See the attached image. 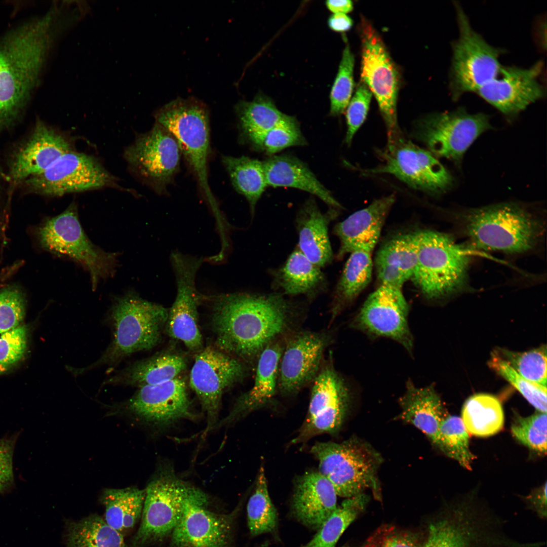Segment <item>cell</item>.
<instances>
[{
    "instance_id": "1",
    "label": "cell",
    "mask_w": 547,
    "mask_h": 547,
    "mask_svg": "<svg viewBox=\"0 0 547 547\" xmlns=\"http://www.w3.org/2000/svg\"><path fill=\"white\" fill-rule=\"evenodd\" d=\"M211 299L215 346L246 364L286 332L294 318L293 304L279 293L221 294Z\"/></svg>"
},
{
    "instance_id": "2",
    "label": "cell",
    "mask_w": 547,
    "mask_h": 547,
    "mask_svg": "<svg viewBox=\"0 0 547 547\" xmlns=\"http://www.w3.org/2000/svg\"><path fill=\"white\" fill-rule=\"evenodd\" d=\"M52 15L32 17L0 36V133L24 110L40 82Z\"/></svg>"
},
{
    "instance_id": "3",
    "label": "cell",
    "mask_w": 547,
    "mask_h": 547,
    "mask_svg": "<svg viewBox=\"0 0 547 547\" xmlns=\"http://www.w3.org/2000/svg\"><path fill=\"white\" fill-rule=\"evenodd\" d=\"M460 215L463 232L479 249L522 254L534 249L542 238V220L519 204L470 209Z\"/></svg>"
},
{
    "instance_id": "4",
    "label": "cell",
    "mask_w": 547,
    "mask_h": 547,
    "mask_svg": "<svg viewBox=\"0 0 547 547\" xmlns=\"http://www.w3.org/2000/svg\"><path fill=\"white\" fill-rule=\"evenodd\" d=\"M169 309L144 299L134 292L117 297L110 309L112 339L99 358L82 368L67 369L79 376L103 366L113 367L138 351L150 349L161 342Z\"/></svg>"
},
{
    "instance_id": "5",
    "label": "cell",
    "mask_w": 547,
    "mask_h": 547,
    "mask_svg": "<svg viewBox=\"0 0 547 547\" xmlns=\"http://www.w3.org/2000/svg\"><path fill=\"white\" fill-rule=\"evenodd\" d=\"M415 232L417 260L411 279L423 296L436 300L462 291L471 261L466 248L446 233L426 229Z\"/></svg>"
},
{
    "instance_id": "6",
    "label": "cell",
    "mask_w": 547,
    "mask_h": 547,
    "mask_svg": "<svg viewBox=\"0 0 547 547\" xmlns=\"http://www.w3.org/2000/svg\"><path fill=\"white\" fill-rule=\"evenodd\" d=\"M154 117L155 123L167 129L176 139L199 190L215 212H218L208 181L211 147L207 105L194 98H178L158 109Z\"/></svg>"
},
{
    "instance_id": "7",
    "label": "cell",
    "mask_w": 547,
    "mask_h": 547,
    "mask_svg": "<svg viewBox=\"0 0 547 547\" xmlns=\"http://www.w3.org/2000/svg\"><path fill=\"white\" fill-rule=\"evenodd\" d=\"M310 452L319 461V472L333 485L337 496L346 498L367 488L378 491L377 473L380 454L357 437L341 442H316Z\"/></svg>"
},
{
    "instance_id": "8",
    "label": "cell",
    "mask_w": 547,
    "mask_h": 547,
    "mask_svg": "<svg viewBox=\"0 0 547 547\" xmlns=\"http://www.w3.org/2000/svg\"><path fill=\"white\" fill-rule=\"evenodd\" d=\"M38 236L44 249L73 261L87 271L93 289L101 280L113 276L117 254L106 252L91 242L80 222L75 203L47 219L40 227Z\"/></svg>"
},
{
    "instance_id": "9",
    "label": "cell",
    "mask_w": 547,
    "mask_h": 547,
    "mask_svg": "<svg viewBox=\"0 0 547 547\" xmlns=\"http://www.w3.org/2000/svg\"><path fill=\"white\" fill-rule=\"evenodd\" d=\"M361 41V81L375 98L387 131L388 140L400 135L397 103L400 75L396 65L378 32L362 17L359 25Z\"/></svg>"
},
{
    "instance_id": "10",
    "label": "cell",
    "mask_w": 547,
    "mask_h": 547,
    "mask_svg": "<svg viewBox=\"0 0 547 547\" xmlns=\"http://www.w3.org/2000/svg\"><path fill=\"white\" fill-rule=\"evenodd\" d=\"M459 35L452 44L450 88L452 97L476 91L495 77L502 66V51L488 44L476 32L460 6L455 4Z\"/></svg>"
},
{
    "instance_id": "11",
    "label": "cell",
    "mask_w": 547,
    "mask_h": 547,
    "mask_svg": "<svg viewBox=\"0 0 547 547\" xmlns=\"http://www.w3.org/2000/svg\"><path fill=\"white\" fill-rule=\"evenodd\" d=\"M194 487L170 471L161 472L147 485L139 527L132 547H145L171 535L182 515L185 502Z\"/></svg>"
},
{
    "instance_id": "12",
    "label": "cell",
    "mask_w": 547,
    "mask_h": 547,
    "mask_svg": "<svg viewBox=\"0 0 547 547\" xmlns=\"http://www.w3.org/2000/svg\"><path fill=\"white\" fill-rule=\"evenodd\" d=\"M305 419L291 443L305 442L322 434H334L340 428L350 401L347 383L335 369L332 353L324 361L311 382Z\"/></svg>"
},
{
    "instance_id": "13",
    "label": "cell",
    "mask_w": 547,
    "mask_h": 547,
    "mask_svg": "<svg viewBox=\"0 0 547 547\" xmlns=\"http://www.w3.org/2000/svg\"><path fill=\"white\" fill-rule=\"evenodd\" d=\"M380 155L383 164L367 173L392 174L409 186L432 194L449 189L453 184L449 172L431 153L401 135L388 141Z\"/></svg>"
},
{
    "instance_id": "14",
    "label": "cell",
    "mask_w": 547,
    "mask_h": 547,
    "mask_svg": "<svg viewBox=\"0 0 547 547\" xmlns=\"http://www.w3.org/2000/svg\"><path fill=\"white\" fill-rule=\"evenodd\" d=\"M491 128L487 115L461 108L426 115L417 122L416 135L435 155L458 164L474 141Z\"/></svg>"
},
{
    "instance_id": "15",
    "label": "cell",
    "mask_w": 547,
    "mask_h": 547,
    "mask_svg": "<svg viewBox=\"0 0 547 547\" xmlns=\"http://www.w3.org/2000/svg\"><path fill=\"white\" fill-rule=\"evenodd\" d=\"M248 372L246 363L216 346H208L197 353L189 383L207 413L206 431L217 420L224 392L243 381Z\"/></svg>"
},
{
    "instance_id": "16",
    "label": "cell",
    "mask_w": 547,
    "mask_h": 547,
    "mask_svg": "<svg viewBox=\"0 0 547 547\" xmlns=\"http://www.w3.org/2000/svg\"><path fill=\"white\" fill-rule=\"evenodd\" d=\"M181 151L173 135L155 123L126 150L125 157L137 174L159 194H166L180 170Z\"/></svg>"
},
{
    "instance_id": "17",
    "label": "cell",
    "mask_w": 547,
    "mask_h": 547,
    "mask_svg": "<svg viewBox=\"0 0 547 547\" xmlns=\"http://www.w3.org/2000/svg\"><path fill=\"white\" fill-rule=\"evenodd\" d=\"M170 259L176 278L177 294L168 310L165 328L171 337L197 353L203 347L198 310L202 296L197 290L195 281L203 259L176 251L172 253Z\"/></svg>"
},
{
    "instance_id": "18",
    "label": "cell",
    "mask_w": 547,
    "mask_h": 547,
    "mask_svg": "<svg viewBox=\"0 0 547 547\" xmlns=\"http://www.w3.org/2000/svg\"><path fill=\"white\" fill-rule=\"evenodd\" d=\"M409 311L402 289L380 285L367 297L350 326L373 337L395 340L412 354L414 340L408 322Z\"/></svg>"
},
{
    "instance_id": "19",
    "label": "cell",
    "mask_w": 547,
    "mask_h": 547,
    "mask_svg": "<svg viewBox=\"0 0 547 547\" xmlns=\"http://www.w3.org/2000/svg\"><path fill=\"white\" fill-rule=\"evenodd\" d=\"M113 183V177L93 157L72 150L43 173L23 183L28 190L48 196L97 189Z\"/></svg>"
},
{
    "instance_id": "20",
    "label": "cell",
    "mask_w": 547,
    "mask_h": 547,
    "mask_svg": "<svg viewBox=\"0 0 547 547\" xmlns=\"http://www.w3.org/2000/svg\"><path fill=\"white\" fill-rule=\"evenodd\" d=\"M207 503V495L194 488L170 535V547H230L239 509L228 514L216 513L205 508Z\"/></svg>"
},
{
    "instance_id": "21",
    "label": "cell",
    "mask_w": 547,
    "mask_h": 547,
    "mask_svg": "<svg viewBox=\"0 0 547 547\" xmlns=\"http://www.w3.org/2000/svg\"><path fill=\"white\" fill-rule=\"evenodd\" d=\"M332 341L328 332L308 330L297 332L288 339L279 367L278 390L283 395H296L312 382Z\"/></svg>"
},
{
    "instance_id": "22",
    "label": "cell",
    "mask_w": 547,
    "mask_h": 547,
    "mask_svg": "<svg viewBox=\"0 0 547 547\" xmlns=\"http://www.w3.org/2000/svg\"><path fill=\"white\" fill-rule=\"evenodd\" d=\"M543 66L538 61L528 68L502 66L476 93L503 114L514 115L544 96L545 90L539 81Z\"/></svg>"
},
{
    "instance_id": "23",
    "label": "cell",
    "mask_w": 547,
    "mask_h": 547,
    "mask_svg": "<svg viewBox=\"0 0 547 547\" xmlns=\"http://www.w3.org/2000/svg\"><path fill=\"white\" fill-rule=\"evenodd\" d=\"M187 384L181 376L160 384L140 387L115 410L130 413L146 421L166 424L190 417Z\"/></svg>"
},
{
    "instance_id": "24",
    "label": "cell",
    "mask_w": 547,
    "mask_h": 547,
    "mask_svg": "<svg viewBox=\"0 0 547 547\" xmlns=\"http://www.w3.org/2000/svg\"><path fill=\"white\" fill-rule=\"evenodd\" d=\"M66 138L42 122H37L28 140L14 154L7 180L10 191L47 169L63 154L71 151Z\"/></svg>"
},
{
    "instance_id": "25",
    "label": "cell",
    "mask_w": 547,
    "mask_h": 547,
    "mask_svg": "<svg viewBox=\"0 0 547 547\" xmlns=\"http://www.w3.org/2000/svg\"><path fill=\"white\" fill-rule=\"evenodd\" d=\"M395 201L394 194L375 200L335 226L334 233L340 242L338 259L358 249L373 251Z\"/></svg>"
},
{
    "instance_id": "26",
    "label": "cell",
    "mask_w": 547,
    "mask_h": 547,
    "mask_svg": "<svg viewBox=\"0 0 547 547\" xmlns=\"http://www.w3.org/2000/svg\"><path fill=\"white\" fill-rule=\"evenodd\" d=\"M337 494L332 484L319 472H307L296 480L292 510L306 527L319 529L337 508Z\"/></svg>"
},
{
    "instance_id": "27",
    "label": "cell",
    "mask_w": 547,
    "mask_h": 547,
    "mask_svg": "<svg viewBox=\"0 0 547 547\" xmlns=\"http://www.w3.org/2000/svg\"><path fill=\"white\" fill-rule=\"evenodd\" d=\"M284 345L276 340L259 354L254 383L240 396L223 423L231 422L272 403L278 390L279 367Z\"/></svg>"
},
{
    "instance_id": "28",
    "label": "cell",
    "mask_w": 547,
    "mask_h": 547,
    "mask_svg": "<svg viewBox=\"0 0 547 547\" xmlns=\"http://www.w3.org/2000/svg\"><path fill=\"white\" fill-rule=\"evenodd\" d=\"M406 385L399 400V418L421 431L438 447L440 427L448 415L440 397L432 385L419 387L409 380Z\"/></svg>"
},
{
    "instance_id": "29",
    "label": "cell",
    "mask_w": 547,
    "mask_h": 547,
    "mask_svg": "<svg viewBox=\"0 0 547 547\" xmlns=\"http://www.w3.org/2000/svg\"><path fill=\"white\" fill-rule=\"evenodd\" d=\"M336 216L333 209L323 213L312 199L305 202L297 215L299 250L319 267L330 263L333 259L328 225Z\"/></svg>"
},
{
    "instance_id": "30",
    "label": "cell",
    "mask_w": 547,
    "mask_h": 547,
    "mask_svg": "<svg viewBox=\"0 0 547 547\" xmlns=\"http://www.w3.org/2000/svg\"><path fill=\"white\" fill-rule=\"evenodd\" d=\"M417 260L416 232L392 238L378 250L375 265L380 285L400 289L411 279Z\"/></svg>"
},
{
    "instance_id": "31",
    "label": "cell",
    "mask_w": 547,
    "mask_h": 547,
    "mask_svg": "<svg viewBox=\"0 0 547 547\" xmlns=\"http://www.w3.org/2000/svg\"><path fill=\"white\" fill-rule=\"evenodd\" d=\"M187 366L185 358L172 351H164L138 361L117 371L103 385L140 387L164 383L180 376Z\"/></svg>"
},
{
    "instance_id": "32",
    "label": "cell",
    "mask_w": 547,
    "mask_h": 547,
    "mask_svg": "<svg viewBox=\"0 0 547 547\" xmlns=\"http://www.w3.org/2000/svg\"><path fill=\"white\" fill-rule=\"evenodd\" d=\"M267 186L299 189L321 199L334 208H341L330 191L308 167L290 154L274 155L263 162Z\"/></svg>"
},
{
    "instance_id": "33",
    "label": "cell",
    "mask_w": 547,
    "mask_h": 547,
    "mask_svg": "<svg viewBox=\"0 0 547 547\" xmlns=\"http://www.w3.org/2000/svg\"><path fill=\"white\" fill-rule=\"evenodd\" d=\"M272 285L282 295H304L312 298L323 292L326 279L320 267L299 250L294 251L284 264L274 272Z\"/></svg>"
},
{
    "instance_id": "34",
    "label": "cell",
    "mask_w": 547,
    "mask_h": 547,
    "mask_svg": "<svg viewBox=\"0 0 547 547\" xmlns=\"http://www.w3.org/2000/svg\"><path fill=\"white\" fill-rule=\"evenodd\" d=\"M372 252L358 249L349 253L333 294L330 308L332 321L369 284L373 269Z\"/></svg>"
},
{
    "instance_id": "35",
    "label": "cell",
    "mask_w": 547,
    "mask_h": 547,
    "mask_svg": "<svg viewBox=\"0 0 547 547\" xmlns=\"http://www.w3.org/2000/svg\"><path fill=\"white\" fill-rule=\"evenodd\" d=\"M144 498L145 490L136 487L106 489L100 498L105 507L104 520L123 535L141 518Z\"/></svg>"
},
{
    "instance_id": "36",
    "label": "cell",
    "mask_w": 547,
    "mask_h": 547,
    "mask_svg": "<svg viewBox=\"0 0 547 547\" xmlns=\"http://www.w3.org/2000/svg\"><path fill=\"white\" fill-rule=\"evenodd\" d=\"M461 419L468 433L479 437H487L503 427L504 413L497 398L487 394L470 397L462 409Z\"/></svg>"
},
{
    "instance_id": "37",
    "label": "cell",
    "mask_w": 547,
    "mask_h": 547,
    "mask_svg": "<svg viewBox=\"0 0 547 547\" xmlns=\"http://www.w3.org/2000/svg\"><path fill=\"white\" fill-rule=\"evenodd\" d=\"M222 162L235 190L247 200L253 215L267 186L263 162L245 156L222 155Z\"/></svg>"
},
{
    "instance_id": "38",
    "label": "cell",
    "mask_w": 547,
    "mask_h": 547,
    "mask_svg": "<svg viewBox=\"0 0 547 547\" xmlns=\"http://www.w3.org/2000/svg\"><path fill=\"white\" fill-rule=\"evenodd\" d=\"M66 547H129L123 535L97 515L66 523Z\"/></svg>"
},
{
    "instance_id": "39",
    "label": "cell",
    "mask_w": 547,
    "mask_h": 547,
    "mask_svg": "<svg viewBox=\"0 0 547 547\" xmlns=\"http://www.w3.org/2000/svg\"><path fill=\"white\" fill-rule=\"evenodd\" d=\"M236 112L242 137L268 130L291 116L280 111L271 99L264 95H258L252 101L239 102Z\"/></svg>"
},
{
    "instance_id": "40",
    "label": "cell",
    "mask_w": 547,
    "mask_h": 547,
    "mask_svg": "<svg viewBox=\"0 0 547 547\" xmlns=\"http://www.w3.org/2000/svg\"><path fill=\"white\" fill-rule=\"evenodd\" d=\"M369 499L363 493L347 498L325 521L314 537L300 547H335L344 531L364 511Z\"/></svg>"
},
{
    "instance_id": "41",
    "label": "cell",
    "mask_w": 547,
    "mask_h": 547,
    "mask_svg": "<svg viewBox=\"0 0 547 547\" xmlns=\"http://www.w3.org/2000/svg\"><path fill=\"white\" fill-rule=\"evenodd\" d=\"M253 493L248 502V526L252 536L274 531L277 527L276 509L270 499L264 466L257 475Z\"/></svg>"
},
{
    "instance_id": "42",
    "label": "cell",
    "mask_w": 547,
    "mask_h": 547,
    "mask_svg": "<svg viewBox=\"0 0 547 547\" xmlns=\"http://www.w3.org/2000/svg\"><path fill=\"white\" fill-rule=\"evenodd\" d=\"M438 448L463 467L472 469L475 458L469 445V435L462 419L456 416L447 415L439 429Z\"/></svg>"
},
{
    "instance_id": "43",
    "label": "cell",
    "mask_w": 547,
    "mask_h": 547,
    "mask_svg": "<svg viewBox=\"0 0 547 547\" xmlns=\"http://www.w3.org/2000/svg\"><path fill=\"white\" fill-rule=\"evenodd\" d=\"M254 148L274 154L293 146L304 145L306 141L294 117L268 130L243 137Z\"/></svg>"
},
{
    "instance_id": "44",
    "label": "cell",
    "mask_w": 547,
    "mask_h": 547,
    "mask_svg": "<svg viewBox=\"0 0 547 547\" xmlns=\"http://www.w3.org/2000/svg\"><path fill=\"white\" fill-rule=\"evenodd\" d=\"M494 353L525 379L546 386L545 346L523 353L503 348L498 349Z\"/></svg>"
},
{
    "instance_id": "45",
    "label": "cell",
    "mask_w": 547,
    "mask_h": 547,
    "mask_svg": "<svg viewBox=\"0 0 547 547\" xmlns=\"http://www.w3.org/2000/svg\"><path fill=\"white\" fill-rule=\"evenodd\" d=\"M489 365L517 389L537 411L546 413V386L525 379L494 352Z\"/></svg>"
},
{
    "instance_id": "46",
    "label": "cell",
    "mask_w": 547,
    "mask_h": 547,
    "mask_svg": "<svg viewBox=\"0 0 547 547\" xmlns=\"http://www.w3.org/2000/svg\"><path fill=\"white\" fill-rule=\"evenodd\" d=\"M546 413L537 411L527 417L516 414L511 432L520 443L536 453H546Z\"/></svg>"
},
{
    "instance_id": "47",
    "label": "cell",
    "mask_w": 547,
    "mask_h": 547,
    "mask_svg": "<svg viewBox=\"0 0 547 547\" xmlns=\"http://www.w3.org/2000/svg\"><path fill=\"white\" fill-rule=\"evenodd\" d=\"M355 57L349 45L342 53L338 70L330 95L332 115H338L346 108L351 97L354 87V68Z\"/></svg>"
},
{
    "instance_id": "48",
    "label": "cell",
    "mask_w": 547,
    "mask_h": 547,
    "mask_svg": "<svg viewBox=\"0 0 547 547\" xmlns=\"http://www.w3.org/2000/svg\"><path fill=\"white\" fill-rule=\"evenodd\" d=\"M468 539L462 525L444 519L429 526L427 539L421 547H468Z\"/></svg>"
},
{
    "instance_id": "49",
    "label": "cell",
    "mask_w": 547,
    "mask_h": 547,
    "mask_svg": "<svg viewBox=\"0 0 547 547\" xmlns=\"http://www.w3.org/2000/svg\"><path fill=\"white\" fill-rule=\"evenodd\" d=\"M372 96L369 88L361 81L346 111L347 131L345 141L348 145L367 117Z\"/></svg>"
},
{
    "instance_id": "50",
    "label": "cell",
    "mask_w": 547,
    "mask_h": 547,
    "mask_svg": "<svg viewBox=\"0 0 547 547\" xmlns=\"http://www.w3.org/2000/svg\"><path fill=\"white\" fill-rule=\"evenodd\" d=\"M25 312V304L21 292L13 287L0 291V333L19 326Z\"/></svg>"
},
{
    "instance_id": "51",
    "label": "cell",
    "mask_w": 547,
    "mask_h": 547,
    "mask_svg": "<svg viewBox=\"0 0 547 547\" xmlns=\"http://www.w3.org/2000/svg\"><path fill=\"white\" fill-rule=\"evenodd\" d=\"M26 328L18 326L0 336V375L23 356L26 348Z\"/></svg>"
},
{
    "instance_id": "52",
    "label": "cell",
    "mask_w": 547,
    "mask_h": 547,
    "mask_svg": "<svg viewBox=\"0 0 547 547\" xmlns=\"http://www.w3.org/2000/svg\"><path fill=\"white\" fill-rule=\"evenodd\" d=\"M418 536L411 532L392 526L379 528L367 540L364 547H421Z\"/></svg>"
},
{
    "instance_id": "53",
    "label": "cell",
    "mask_w": 547,
    "mask_h": 547,
    "mask_svg": "<svg viewBox=\"0 0 547 547\" xmlns=\"http://www.w3.org/2000/svg\"><path fill=\"white\" fill-rule=\"evenodd\" d=\"M16 435L0 439V493L9 490L14 483L13 456Z\"/></svg>"
},
{
    "instance_id": "54",
    "label": "cell",
    "mask_w": 547,
    "mask_h": 547,
    "mask_svg": "<svg viewBox=\"0 0 547 547\" xmlns=\"http://www.w3.org/2000/svg\"><path fill=\"white\" fill-rule=\"evenodd\" d=\"M526 501L541 518L546 517V483L527 496Z\"/></svg>"
},
{
    "instance_id": "55",
    "label": "cell",
    "mask_w": 547,
    "mask_h": 547,
    "mask_svg": "<svg viewBox=\"0 0 547 547\" xmlns=\"http://www.w3.org/2000/svg\"><path fill=\"white\" fill-rule=\"evenodd\" d=\"M329 28L337 32L348 31L353 25L351 18L344 14H333L328 19Z\"/></svg>"
},
{
    "instance_id": "56",
    "label": "cell",
    "mask_w": 547,
    "mask_h": 547,
    "mask_svg": "<svg viewBox=\"0 0 547 547\" xmlns=\"http://www.w3.org/2000/svg\"><path fill=\"white\" fill-rule=\"evenodd\" d=\"M327 8L334 14H346L353 10V3L349 0L327 1Z\"/></svg>"
},
{
    "instance_id": "57",
    "label": "cell",
    "mask_w": 547,
    "mask_h": 547,
    "mask_svg": "<svg viewBox=\"0 0 547 547\" xmlns=\"http://www.w3.org/2000/svg\"><path fill=\"white\" fill-rule=\"evenodd\" d=\"M259 547H267V543H264Z\"/></svg>"
},
{
    "instance_id": "58",
    "label": "cell",
    "mask_w": 547,
    "mask_h": 547,
    "mask_svg": "<svg viewBox=\"0 0 547 547\" xmlns=\"http://www.w3.org/2000/svg\"><path fill=\"white\" fill-rule=\"evenodd\" d=\"M342 547H348V546H342Z\"/></svg>"
}]
</instances>
